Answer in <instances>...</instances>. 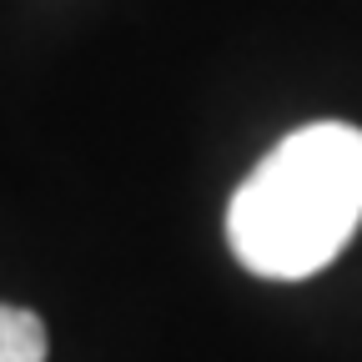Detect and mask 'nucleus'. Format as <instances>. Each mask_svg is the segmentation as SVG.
<instances>
[{
    "mask_svg": "<svg viewBox=\"0 0 362 362\" xmlns=\"http://www.w3.org/2000/svg\"><path fill=\"white\" fill-rule=\"evenodd\" d=\"M0 362H45V322L35 312L0 302Z\"/></svg>",
    "mask_w": 362,
    "mask_h": 362,
    "instance_id": "nucleus-2",
    "label": "nucleus"
},
{
    "mask_svg": "<svg viewBox=\"0 0 362 362\" xmlns=\"http://www.w3.org/2000/svg\"><path fill=\"white\" fill-rule=\"evenodd\" d=\"M362 226V131L312 121L277 141L232 192L226 237L247 272L302 282Z\"/></svg>",
    "mask_w": 362,
    "mask_h": 362,
    "instance_id": "nucleus-1",
    "label": "nucleus"
}]
</instances>
